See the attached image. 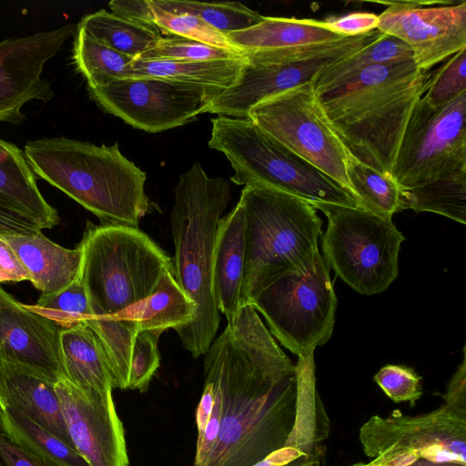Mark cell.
Segmentation results:
<instances>
[{"mask_svg": "<svg viewBox=\"0 0 466 466\" xmlns=\"http://www.w3.org/2000/svg\"><path fill=\"white\" fill-rule=\"evenodd\" d=\"M204 356L221 413L202 466H251L284 447L295 420L296 367L252 305L240 308Z\"/></svg>", "mask_w": 466, "mask_h": 466, "instance_id": "cell-1", "label": "cell"}, {"mask_svg": "<svg viewBox=\"0 0 466 466\" xmlns=\"http://www.w3.org/2000/svg\"><path fill=\"white\" fill-rule=\"evenodd\" d=\"M431 74L413 59L365 69L343 85L316 94L324 116L358 160L391 176L394 158Z\"/></svg>", "mask_w": 466, "mask_h": 466, "instance_id": "cell-2", "label": "cell"}, {"mask_svg": "<svg viewBox=\"0 0 466 466\" xmlns=\"http://www.w3.org/2000/svg\"><path fill=\"white\" fill-rule=\"evenodd\" d=\"M230 198L229 182L208 176L199 163L180 176L174 189L173 271L182 290L196 304L192 321L176 331L183 348L196 359L209 349L219 326L212 262L218 226Z\"/></svg>", "mask_w": 466, "mask_h": 466, "instance_id": "cell-3", "label": "cell"}, {"mask_svg": "<svg viewBox=\"0 0 466 466\" xmlns=\"http://www.w3.org/2000/svg\"><path fill=\"white\" fill-rule=\"evenodd\" d=\"M35 176L96 216L101 223L138 228L156 205L145 191L146 173L117 143L96 146L63 137L28 141L24 149Z\"/></svg>", "mask_w": 466, "mask_h": 466, "instance_id": "cell-4", "label": "cell"}, {"mask_svg": "<svg viewBox=\"0 0 466 466\" xmlns=\"http://www.w3.org/2000/svg\"><path fill=\"white\" fill-rule=\"evenodd\" d=\"M76 247L91 318L134 323L135 311L161 276L173 271L171 258L138 228L88 221Z\"/></svg>", "mask_w": 466, "mask_h": 466, "instance_id": "cell-5", "label": "cell"}, {"mask_svg": "<svg viewBox=\"0 0 466 466\" xmlns=\"http://www.w3.org/2000/svg\"><path fill=\"white\" fill-rule=\"evenodd\" d=\"M239 201L246 214L245 305L279 277L314 263L322 220L308 201L267 186H245Z\"/></svg>", "mask_w": 466, "mask_h": 466, "instance_id": "cell-6", "label": "cell"}, {"mask_svg": "<svg viewBox=\"0 0 466 466\" xmlns=\"http://www.w3.org/2000/svg\"><path fill=\"white\" fill-rule=\"evenodd\" d=\"M208 147L229 161L237 185H262L313 207L325 203L360 208L354 197L314 166L261 130L249 118L218 116L211 119Z\"/></svg>", "mask_w": 466, "mask_h": 466, "instance_id": "cell-7", "label": "cell"}, {"mask_svg": "<svg viewBox=\"0 0 466 466\" xmlns=\"http://www.w3.org/2000/svg\"><path fill=\"white\" fill-rule=\"evenodd\" d=\"M328 218L322 234L323 258L355 291L374 295L386 290L398 275L404 237L391 218L360 208L319 203Z\"/></svg>", "mask_w": 466, "mask_h": 466, "instance_id": "cell-8", "label": "cell"}, {"mask_svg": "<svg viewBox=\"0 0 466 466\" xmlns=\"http://www.w3.org/2000/svg\"><path fill=\"white\" fill-rule=\"evenodd\" d=\"M329 269L319 254L304 270L269 283L250 304L270 334L298 358L314 353L331 337L338 302Z\"/></svg>", "mask_w": 466, "mask_h": 466, "instance_id": "cell-9", "label": "cell"}, {"mask_svg": "<svg viewBox=\"0 0 466 466\" xmlns=\"http://www.w3.org/2000/svg\"><path fill=\"white\" fill-rule=\"evenodd\" d=\"M465 119L466 92L441 106L416 103L391 170L401 190L466 172Z\"/></svg>", "mask_w": 466, "mask_h": 466, "instance_id": "cell-10", "label": "cell"}, {"mask_svg": "<svg viewBox=\"0 0 466 466\" xmlns=\"http://www.w3.org/2000/svg\"><path fill=\"white\" fill-rule=\"evenodd\" d=\"M247 118L350 193L346 175L350 152L324 116L312 82L262 101Z\"/></svg>", "mask_w": 466, "mask_h": 466, "instance_id": "cell-11", "label": "cell"}, {"mask_svg": "<svg viewBox=\"0 0 466 466\" xmlns=\"http://www.w3.org/2000/svg\"><path fill=\"white\" fill-rule=\"evenodd\" d=\"M380 33L376 29L368 34L349 36L330 47L316 51L247 54V65L239 81L215 96L204 113L247 118L256 105L311 82L319 72L354 53Z\"/></svg>", "mask_w": 466, "mask_h": 466, "instance_id": "cell-12", "label": "cell"}, {"mask_svg": "<svg viewBox=\"0 0 466 466\" xmlns=\"http://www.w3.org/2000/svg\"><path fill=\"white\" fill-rule=\"evenodd\" d=\"M88 92L104 111L149 133L196 120L217 96L197 86L157 77L122 79Z\"/></svg>", "mask_w": 466, "mask_h": 466, "instance_id": "cell-13", "label": "cell"}, {"mask_svg": "<svg viewBox=\"0 0 466 466\" xmlns=\"http://www.w3.org/2000/svg\"><path fill=\"white\" fill-rule=\"evenodd\" d=\"M364 454L373 460L396 451L432 461L466 464V411L447 404L420 415L400 410L371 416L360 429Z\"/></svg>", "mask_w": 466, "mask_h": 466, "instance_id": "cell-14", "label": "cell"}, {"mask_svg": "<svg viewBox=\"0 0 466 466\" xmlns=\"http://www.w3.org/2000/svg\"><path fill=\"white\" fill-rule=\"evenodd\" d=\"M379 15L378 30L410 48L418 67L432 66L466 48V1L390 2Z\"/></svg>", "mask_w": 466, "mask_h": 466, "instance_id": "cell-15", "label": "cell"}, {"mask_svg": "<svg viewBox=\"0 0 466 466\" xmlns=\"http://www.w3.org/2000/svg\"><path fill=\"white\" fill-rule=\"evenodd\" d=\"M76 30V25L32 35L0 41V122L21 124L23 106L32 101L49 102L54 92L41 77L45 64L54 57Z\"/></svg>", "mask_w": 466, "mask_h": 466, "instance_id": "cell-16", "label": "cell"}, {"mask_svg": "<svg viewBox=\"0 0 466 466\" xmlns=\"http://www.w3.org/2000/svg\"><path fill=\"white\" fill-rule=\"evenodd\" d=\"M74 449L90 466H129L125 431L109 390L55 384Z\"/></svg>", "mask_w": 466, "mask_h": 466, "instance_id": "cell-17", "label": "cell"}, {"mask_svg": "<svg viewBox=\"0 0 466 466\" xmlns=\"http://www.w3.org/2000/svg\"><path fill=\"white\" fill-rule=\"evenodd\" d=\"M61 328L0 288V360L31 370L52 383L65 379Z\"/></svg>", "mask_w": 466, "mask_h": 466, "instance_id": "cell-18", "label": "cell"}, {"mask_svg": "<svg viewBox=\"0 0 466 466\" xmlns=\"http://www.w3.org/2000/svg\"><path fill=\"white\" fill-rule=\"evenodd\" d=\"M226 36L245 55L316 51L349 37L332 32L321 21L271 16H264L258 24Z\"/></svg>", "mask_w": 466, "mask_h": 466, "instance_id": "cell-19", "label": "cell"}, {"mask_svg": "<svg viewBox=\"0 0 466 466\" xmlns=\"http://www.w3.org/2000/svg\"><path fill=\"white\" fill-rule=\"evenodd\" d=\"M245 228V208L238 201L231 212L219 220L212 262L213 293L228 324L235 320L243 306Z\"/></svg>", "mask_w": 466, "mask_h": 466, "instance_id": "cell-20", "label": "cell"}, {"mask_svg": "<svg viewBox=\"0 0 466 466\" xmlns=\"http://www.w3.org/2000/svg\"><path fill=\"white\" fill-rule=\"evenodd\" d=\"M13 408L73 447L55 384L0 360V409Z\"/></svg>", "mask_w": 466, "mask_h": 466, "instance_id": "cell-21", "label": "cell"}, {"mask_svg": "<svg viewBox=\"0 0 466 466\" xmlns=\"http://www.w3.org/2000/svg\"><path fill=\"white\" fill-rule=\"evenodd\" d=\"M13 248L29 275V281L41 295L65 289L75 282L81 267L80 249L64 248L48 239L42 231L3 238Z\"/></svg>", "mask_w": 466, "mask_h": 466, "instance_id": "cell-22", "label": "cell"}, {"mask_svg": "<svg viewBox=\"0 0 466 466\" xmlns=\"http://www.w3.org/2000/svg\"><path fill=\"white\" fill-rule=\"evenodd\" d=\"M0 201L35 220L42 229L59 223L57 211L46 202L25 152L0 138Z\"/></svg>", "mask_w": 466, "mask_h": 466, "instance_id": "cell-23", "label": "cell"}, {"mask_svg": "<svg viewBox=\"0 0 466 466\" xmlns=\"http://www.w3.org/2000/svg\"><path fill=\"white\" fill-rule=\"evenodd\" d=\"M246 65V56L208 61L135 59L127 78H163L197 86L218 96L239 81Z\"/></svg>", "mask_w": 466, "mask_h": 466, "instance_id": "cell-24", "label": "cell"}, {"mask_svg": "<svg viewBox=\"0 0 466 466\" xmlns=\"http://www.w3.org/2000/svg\"><path fill=\"white\" fill-rule=\"evenodd\" d=\"M296 367L295 420L287 446L308 454L324 455L329 420L316 388L314 353L299 357Z\"/></svg>", "mask_w": 466, "mask_h": 466, "instance_id": "cell-25", "label": "cell"}, {"mask_svg": "<svg viewBox=\"0 0 466 466\" xmlns=\"http://www.w3.org/2000/svg\"><path fill=\"white\" fill-rule=\"evenodd\" d=\"M60 350L65 379L82 390H113L104 352L89 326L61 329Z\"/></svg>", "mask_w": 466, "mask_h": 466, "instance_id": "cell-26", "label": "cell"}, {"mask_svg": "<svg viewBox=\"0 0 466 466\" xmlns=\"http://www.w3.org/2000/svg\"><path fill=\"white\" fill-rule=\"evenodd\" d=\"M0 431L41 466H90L75 449L15 409H0Z\"/></svg>", "mask_w": 466, "mask_h": 466, "instance_id": "cell-27", "label": "cell"}, {"mask_svg": "<svg viewBox=\"0 0 466 466\" xmlns=\"http://www.w3.org/2000/svg\"><path fill=\"white\" fill-rule=\"evenodd\" d=\"M408 59H413L408 45L393 35L380 33L354 53L319 72L311 82L315 93L319 94L343 85L365 69Z\"/></svg>", "mask_w": 466, "mask_h": 466, "instance_id": "cell-28", "label": "cell"}, {"mask_svg": "<svg viewBox=\"0 0 466 466\" xmlns=\"http://www.w3.org/2000/svg\"><path fill=\"white\" fill-rule=\"evenodd\" d=\"M196 304L185 294L172 270L166 271L157 282L151 295L135 311L132 321L137 329L163 332L175 330L193 319Z\"/></svg>", "mask_w": 466, "mask_h": 466, "instance_id": "cell-29", "label": "cell"}, {"mask_svg": "<svg viewBox=\"0 0 466 466\" xmlns=\"http://www.w3.org/2000/svg\"><path fill=\"white\" fill-rule=\"evenodd\" d=\"M77 25L106 46L135 59L163 36L152 26L104 9L85 15Z\"/></svg>", "mask_w": 466, "mask_h": 466, "instance_id": "cell-30", "label": "cell"}, {"mask_svg": "<svg viewBox=\"0 0 466 466\" xmlns=\"http://www.w3.org/2000/svg\"><path fill=\"white\" fill-rule=\"evenodd\" d=\"M346 175L351 195L359 207L383 218L401 210V191L390 175L358 160L349 153Z\"/></svg>", "mask_w": 466, "mask_h": 466, "instance_id": "cell-31", "label": "cell"}, {"mask_svg": "<svg viewBox=\"0 0 466 466\" xmlns=\"http://www.w3.org/2000/svg\"><path fill=\"white\" fill-rule=\"evenodd\" d=\"M73 59L77 71L85 77L88 89L104 87L126 79L127 70L135 60L96 40L77 25Z\"/></svg>", "mask_w": 466, "mask_h": 466, "instance_id": "cell-32", "label": "cell"}, {"mask_svg": "<svg viewBox=\"0 0 466 466\" xmlns=\"http://www.w3.org/2000/svg\"><path fill=\"white\" fill-rule=\"evenodd\" d=\"M400 191L401 210L433 212L466 223V172Z\"/></svg>", "mask_w": 466, "mask_h": 466, "instance_id": "cell-33", "label": "cell"}, {"mask_svg": "<svg viewBox=\"0 0 466 466\" xmlns=\"http://www.w3.org/2000/svg\"><path fill=\"white\" fill-rule=\"evenodd\" d=\"M162 9L194 15L223 35L258 24L263 15L238 2L154 0Z\"/></svg>", "mask_w": 466, "mask_h": 466, "instance_id": "cell-34", "label": "cell"}, {"mask_svg": "<svg viewBox=\"0 0 466 466\" xmlns=\"http://www.w3.org/2000/svg\"><path fill=\"white\" fill-rule=\"evenodd\" d=\"M140 22L156 28L166 36H180L221 48L239 51L230 44L225 35L199 18L188 14L173 13L162 9L155 4L154 0H147Z\"/></svg>", "mask_w": 466, "mask_h": 466, "instance_id": "cell-35", "label": "cell"}, {"mask_svg": "<svg viewBox=\"0 0 466 466\" xmlns=\"http://www.w3.org/2000/svg\"><path fill=\"white\" fill-rule=\"evenodd\" d=\"M25 306L52 320L61 329L85 323L92 317L88 297L79 277L65 289L41 295L35 304Z\"/></svg>", "mask_w": 466, "mask_h": 466, "instance_id": "cell-36", "label": "cell"}, {"mask_svg": "<svg viewBox=\"0 0 466 466\" xmlns=\"http://www.w3.org/2000/svg\"><path fill=\"white\" fill-rule=\"evenodd\" d=\"M239 51L214 46L180 36H162L157 44L141 55L140 60L208 61L244 57Z\"/></svg>", "mask_w": 466, "mask_h": 466, "instance_id": "cell-37", "label": "cell"}, {"mask_svg": "<svg viewBox=\"0 0 466 466\" xmlns=\"http://www.w3.org/2000/svg\"><path fill=\"white\" fill-rule=\"evenodd\" d=\"M466 92V48L447 58L431 74L422 97L432 106H441Z\"/></svg>", "mask_w": 466, "mask_h": 466, "instance_id": "cell-38", "label": "cell"}, {"mask_svg": "<svg viewBox=\"0 0 466 466\" xmlns=\"http://www.w3.org/2000/svg\"><path fill=\"white\" fill-rule=\"evenodd\" d=\"M162 333L138 329L133 341L128 390L145 392L160 364L158 339Z\"/></svg>", "mask_w": 466, "mask_h": 466, "instance_id": "cell-39", "label": "cell"}, {"mask_svg": "<svg viewBox=\"0 0 466 466\" xmlns=\"http://www.w3.org/2000/svg\"><path fill=\"white\" fill-rule=\"evenodd\" d=\"M373 379L395 403L410 402V406H414L422 396L421 377L407 366L385 365Z\"/></svg>", "mask_w": 466, "mask_h": 466, "instance_id": "cell-40", "label": "cell"}, {"mask_svg": "<svg viewBox=\"0 0 466 466\" xmlns=\"http://www.w3.org/2000/svg\"><path fill=\"white\" fill-rule=\"evenodd\" d=\"M321 23L339 35L356 36L378 29L379 15L369 12H356L340 17H331Z\"/></svg>", "mask_w": 466, "mask_h": 466, "instance_id": "cell-41", "label": "cell"}, {"mask_svg": "<svg viewBox=\"0 0 466 466\" xmlns=\"http://www.w3.org/2000/svg\"><path fill=\"white\" fill-rule=\"evenodd\" d=\"M39 231L42 228L35 220L0 201V238L30 235Z\"/></svg>", "mask_w": 466, "mask_h": 466, "instance_id": "cell-42", "label": "cell"}, {"mask_svg": "<svg viewBox=\"0 0 466 466\" xmlns=\"http://www.w3.org/2000/svg\"><path fill=\"white\" fill-rule=\"evenodd\" d=\"M323 457L285 445L251 466H321Z\"/></svg>", "mask_w": 466, "mask_h": 466, "instance_id": "cell-43", "label": "cell"}, {"mask_svg": "<svg viewBox=\"0 0 466 466\" xmlns=\"http://www.w3.org/2000/svg\"><path fill=\"white\" fill-rule=\"evenodd\" d=\"M29 280V275L11 246L0 238V282Z\"/></svg>", "mask_w": 466, "mask_h": 466, "instance_id": "cell-44", "label": "cell"}, {"mask_svg": "<svg viewBox=\"0 0 466 466\" xmlns=\"http://www.w3.org/2000/svg\"><path fill=\"white\" fill-rule=\"evenodd\" d=\"M444 400V404L457 410L466 411V358L465 347L463 348V358L458 366L447 386L444 394H439Z\"/></svg>", "mask_w": 466, "mask_h": 466, "instance_id": "cell-45", "label": "cell"}, {"mask_svg": "<svg viewBox=\"0 0 466 466\" xmlns=\"http://www.w3.org/2000/svg\"><path fill=\"white\" fill-rule=\"evenodd\" d=\"M0 458L5 466H41L32 456L0 431Z\"/></svg>", "mask_w": 466, "mask_h": 466, "instance_id": "cell-46", "label": "cell"}, {"mask_svg": "<svg viewBox=\"0 0 466 466\" xmlns=\"http://www.w3.org/2000/svg\"><path fill=\"white\" fill-rule=\"evenodd\" d=\"M407 466H466V464L453 461H432L423 458H420L415 460Z\"/></svg>", "mask_w": 466, "mask_h": 466, "instance_id": "cell-47", "label": "cell"}, {"mask_svg": "<svg viewBox=\"0 0 466 466\" xmlns=\"http://www.w3.org/2000/svg\"><path fill=\"white\" fill-rule=\"evenodd\" d=\"M351 466H374V465H371L370 462L369 463H364V462H358V463H355Z\"/></svg>", "mask_w": 466, "mask_h": 466, "instance_id": "cell-48", "label": "cell"}, {"mask_svg": "<svg viewBox=\"0 0 466 466\" xmlns=\"http://www.w3.org/2000/svg\"><path fill=\"white\" fill-rule=\"evenodd\" d=\"M0 466H3V464L0 463Z\"/></svg>", "mask_w": 466, "mask_h": 466, "instance_id": "cell-49", "label": "cell"}]
</instances>
